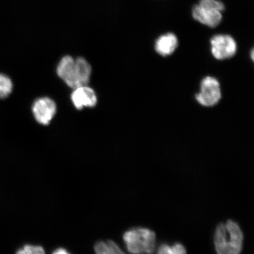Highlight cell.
Listing matches in <instances>:
<instances>
[{
    "instance_id": "obj_1",
    "label": "cell",
    "mask_w": 254,
    "mask_h": 254,
    "mask_svg": "<svg viewBox=\"0 0 254 254\" xmlns=\"http://www.w3.org/2000/svg\"><path fill=\"white\" fill-rule=\"evenodd\" d=\"M243 234L236 222L228 220L220 224L216 229L214 244L216 252L220 254H238L242 250Z\"/></svg>"
},
{
    "instance_id": "obj_2",
    "label": "cell",
    "mask_w": 254,
    "mask_h": 254,
    "mask_svg": "<svg viewBox=\"0 0 254 254\" xmlns=\"http://www.w3.org/2000/svg\"><path fill=\"white\" fill-rule=\"evenodd\" d=\"M127 250L130 253H153L155 234L147 228H137L126 232L123 236Z\"/></svg>"
},
{
    "instance_id": "obj_3",
    "label": "cell",
    "mask_w": 254,
    "mask_h": 254,
    "mask_svg": "<svg viewBox=\"0 0 254 254\" xmlns=\"http://www.w3.org/2000/svg\"><path fill=\"white\" fill-rule=\"evenodd\" d=\"M91 71V66L87 60L78 57L66 68L63 80L73 89L88 85Z\"/></svg>"
},
{
    "instance_id": "obj_4",
    "label": "cell",
    "mask_w": 254,
    "mask_h": 254,
    "mask_svg": "<svg viewBox=\"0 0 254 254\" xmlns=\"http://www.w3.org/2000/svg\"><path fill=\"white\" fill-rule=\"evenodd\" d=\"M198 102L204 107H212L221 98L220 84L217 79L206 77L202 79L200 92L196 95Z\"/></svg>"
},
{
    "instance_id": "obj_5",
    "label": "cell",
    "mask_w": 254,
    "mask_h": 254,
    "mask_svg": "<svg viewBox=\"0 0 254 254\" xmlns=\"http://www.w3.org/2000/svg\"><path fill=\"white\" fill-rule=\"evenodd\" d=\"M210 43L211 52L216 59H228L236 55L237 43L229 35H216L212 38Z\"/></svg>"
},
{
    "instance_id": "obj_6",
    "label": "cell",
    "mask_w": 254,
    "mask_h": 254,
    "mask_svg": "<svg viewBox=\"0 0 254 254\" xmlns=\"http://www.w3.org/2000/svg\"><path fill=\"white\" fill-rule=\"evenodd\" d=\"M57 111L56 104L50 98L43 97L35 101L33 113L35 119L41 125H49Z\"/></svg>"
},
{
    "instance_id": "obj_7",
    "label": "cell",
    "mask_w": 254,
    "mask_h": 254,
    "mask_svg": "<svg viewBox=\"0 0 254 254\" xmlns=\"http://www.w3.org/2000/svg\"><path fill=\"white\" fill-rule=\"evenodd\" d=\"M71 98L73 104L78 110H82L84 107L93 108L97 103L96 94L88 85L74 88Z\"/></svg>"
},
{
    "instance_id": "obj_8",
    "label": "cell",
    "mask_w": 254,
    "mask_h": 254,
    "mask_svg": "<svg viewBox=\"0 0 254 254\" xmlns=\"http://www.w3.org/2000/svg\"><path fill=\"white\" fill-rule=\"evenodd\" d=\"M192 17L200 23L211 28L217 27L222 18L221 11L202 7L199 5H196L193 7Z\"/></svg>"
},
{
    "instance_id": "obj_9",
    "label": "cell",
    "mask_w": 254,
    "mask_h": 254,
    "mask_svg": "<svg viewBox=\"0 0 254 254\" xmlns=\"http://www.w3.org/2000/svg\"><path fill=\"white\" fill-rule=\"evenodd\" d=\"M179 45V41L176 35L167 33L160 36L156 40L155 50L161 56L167 57L172 55Z\"/></svg>"
},
{
    "instance_id": "obj_10",
    "label": "cell",
    "mask_w": 254,
    "mask_h": 254,
    "mask_svg": "<svg viewBox=\"0 0 254 254\" xmlns=\"http://www.w3.org/2000/svg\"><path fill=\"white\" fill-rule=\"evenodd\" d=\"M95 253L98 254H124L117 244L111 240L100 241L94 247Z\"/></svg>"
},
{
    "instance_id": "obj_11",
    "label": "cell",
    "mask_w": 254,
    "mask_h": 254,
    "mask_svg": "<svg viewBox=\"0 0 254 254\" xmlns=\"http://www.w3.org/2000/svg\"><path fill=\"white\" fill-rule=\"evenodd\" d=\"M12 90V82L7 76L0 74V99L7 97Z\"/></svg>"
},
{
    "instance_id": "obj_12",
    "label": "cell",
    "mask_w": 254,
    "mask_h": 254,
    "mask_svg": "<svg viewBox=\"0 0 254 254\" xmlns=\"http://www.w3.org/2000/svg\"><path fill=\"white\" fill-rule=\"evenodd\" d=\"M198 5L202 7L215 9L221 12L225 9L223 3L218 0H200Z\"/></svg>"
},
{
    "instance_id": "obj_13",
    "label": "cell",
    "mask_w": 254,
    "mask_h": 254,
    "mask_svg": "<svg viewBox=\"0 0 254 254\" xmlns=\"http://www.w3.org/2000/svg\"><path fill=\"white\" fill-rule=\"evenodd\" d=\"M18 254H45L43 248L39 246L26 245L17 251Z\"/></svg>"
},
{
    "instance_id": "obj_14",
    "label": "cell",
    "mask_w": 254,
    "mask_h": 254,
    "mask_svg": "<svg viewBox=\"0 0 254 254\" xmlns=\"http://www.w3.org/2000/svg\"><path fill=\"white\" fill-rule=\"evenodd\" d=\"M171 252H172V254H186V250L182 244H176V245L171 248Z\"/></svg>"
},
{
    "instance_id": "obj_15",
    "label": "cell",
    "mask_w": 254,
    "mask_h": 254,
    "mask_svg": "<svg viewBox=\"0 0 254 254\" xmlns=\"http://www.w3.org/2000/svg\"><path fill=\"white\" fill-rule=\"evenodd\" d=\"M158 254H172L171 252V248L169 246L166 245V244H164V245L161 246L160 247V249L158 250Z\"/></svg>"
},
{
    "instance_id": "obj_16",
    "label": "cell",
    "mask_w": 254,
    "mask_h": 254,
    "mask_svg": "<svg viewBox=\"0 0 254 254\" xmlns=\"http://www.w3.org/2000/svg\"><path fill=\"white\" fill-rule=\"evenodd\" d=\"M55 254H68L69 253L64 248H59V249H56L55 252L53 253Z\"/></svg>"
},
{
    "instance_id": "obj_17",
    "label": "cell",
    "mask_w": 254,
    "mask_h": 254,
    "mask_svg": "<svg viewBox=\"0 0 254 254\" xmlns=\"http://www.w3.org/2000/svg\"><path fill=\"white\" fill-rule=\"evenodd\" d=\"M252 59L254 60V51L253 50L252 51Z\"/></svg>"
}]
</instances>
